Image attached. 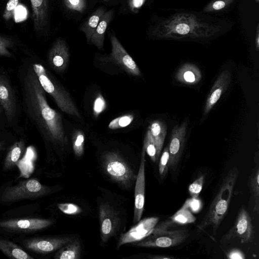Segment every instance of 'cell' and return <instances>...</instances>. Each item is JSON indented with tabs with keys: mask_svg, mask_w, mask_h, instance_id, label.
Masks as SVG:
<instances>
[{
	"mask_svg": "<svg viewBox=\"0 0 259 259\" xmlns=\"http://www.w3.org/2000/svg\"><path fill=\"white\" fill-rule=\"evenodd\" d=\"M227 21L196 12H176L159 21L151 32L154 38L207 41L224 32Z\"/></svg>",
	"mask_w": 259,
	"mask_h": 259,
	"instance_id": "7a4b0ae2",
	"label": "cell"
},
{
	"mask_svg": "<svg viewBox=\"0 0 259 259\" xmlns=\"http://www.w3.org/2000/svg\"><path fill=\"white\" fill-rule=\"evenodd\" d=\"M110 41L112 50L109 59L128 73L135 76H140L141 71L138 66L116 36L111 35Z\"/></svg>",
	"mask_w": 259,
	"mask_h": 259,
	"instance_id": "8fae6325",
	"label": "cell"
},
{
	"mask_svg": "<svg viewBox=\"0 0 259 259\" xmlns=\"http://www.w3.org/2000/svg\"><path fill=\"white\" fill-rule=\"evenodd\" d=\"M166 126L159 120L153 121L148 127L156 148V161L158 160L166 135Z\"/></svg>",
	"mask_w": 259,
	"mask_h": 259,
	"instance_id": "44dd1931",
	"label": "cell"
},
{
	"mask_svg": "<svg viewBox=\"0 0 259 259\" xmlns=\"http://www.w3.org/2000/svg\"><path fill=\"white\" fill-rule=\"evenodd\" d=\"M59 209L67 214H77L81 212V209L76 204L70 203H63L58 205Z\"/></svg>",
	"mask_w": 259,
	"mask_h": 259,
	"instance_id": "d590c367",
	"label": "cell"
},
{
	"mask_svg": "<svg viewBox=\"0 0 259 259\" xmlns=\"http://www.w3.org/2000/svg\"><path fill=\"white\" fill-rule=\"evenodd\" d=\"M133 115L128 114L117 117L113 119L109 124L108 127L111 130H116L128 125L133 120Z\"/></svg>",
	"mask_w": 259,
	"mask_h": 259,
	"instance_id": "4dcf8cb0",
	"label": "cell"
},
{
	"mask_svg": "<svg viewBox=\"0 0 259 259\" xmlns=\"http://www.w3.org/2000/svg\"><path fill=\"white\" fill-rule=\"evenodd\" d=\"M169 219L175 224L180 225L191 224L196 221V218L192 212L184 206H182Z\"/></svg>",
	"mask_w": 259,
	"mask_h": 259,
	"instance_id": "4316f807",
	"label": "cell"
},
{
	"mask_svg": "<svg viewBox=\"0 0 259 259\" xmlns=\"http://www.w3.org/2000/svg\"><path fill=\"white\" fill-rule=\"evenodd\" d=\"M81 252V245L78 238H73L65 244L56 253V259H78Z\"/></svg>",
	"mask_w": 259,
	"mask_h": 259,
	"instance_id": "7402d4cb",
	"label": "cell"
},
{
	"mask_svg": "<svg viewBox=\"0 0 259 259\" xmlns=\"http://www.w3.org/2000/svg\"><path fill=\"white\" fill-rule=\"evenodd\" d=\"M104 1H108V0H104Z\"/></svg>",
	"mask_w": 259,
	"mask_h": 259,
	"instance_id": "c3c4849f",
	"label": "cell"
},
{
	"mask_svg": "<svg viewBox=\"0 0 259 259\" xmlns=\"http://www.w3.org/2000/svg\"><path fill=\"white\" fill-rule=\"evenodd\" d=\"M248 185L254 199L253 212H258L259 209V168L256 166L250 175Z\"/></svg>",
	"mask_w": 259,
	"mask_h": 259,
	"instance_id": "484cf974",
	"label": "cell"
},
{
	"mask_svg": "<svg viewBox=\"0 0 259 259\" xmlns=\"http://www.w3.org/2000/svg\"><path fill=\"white\" fill-rule=\"evenodd\" d=\"M50 191L49 188L34 179L19 182L6 188L1 195V200L11 202L22 199H33L41 197Z\"/></svg>",
	"mask_w": 259,
	"mask_h": 259,
	"instance_id": "8992f818",
	"label": "cell"
},
{
	"mask_svg": "<svg viewBox=\"0 0 259 259\" xmlns=\"http://www.w3.org/2000/svg\"><path fill=\"white\" fill-rule=\"evenodd\" d=\"M19 2V0H9L8 2L3 15L5 20L8 21L12 18Z\"/></svg>",
	"mask_w": 259,
	"mask_h": 259,
	"instance_id": "f35d334b",
	"label": "cell"
},
{
	"mask_svg": "<svg viewBox=\"0 0 259 259\" xmlns=\"http://www.w3.org/2000/svg\"><path fill=\"white\" fill-rule=\"evenodd\" d=\"M65 7L69 10L82 12L86 9L85 0H63Z\"/></svg>",
	"mask_w": 259,
	"mask_h": 259,
	"instance_id": "e575fe53",
	"label": "cell"
},
{
	"mask_svg": "<svg viewBox=\"0 0 259 259\" xmlns=\"http://www.w3.org/2000/svg\"><path fill=\"white\" fill-rule=\"evenodd\" d=\"M0 250L11 258L33 259L20 246L8 240L0 239Z\"/></svg>",
	"mask_w": 259,
	"mask_h": 259,
	"instance_id": "cb8c5ba5",
	"label": "cell"
},
{
	"mask_svg": "<svg viewBox=\"0 0 259 259\" xmlns=\"http://www.w3.org/2000/svg\"><path fill=\"white\" fill-rule=\"evenodd\" d=\"M105 101L101 95H99L96 99L94 104V112L96 116H98L105 108Z\"/></svg>",
	"mask_w": 259,
	"mask_h": 259,
	"instance_id": "ab89813d",
	"label": "cell"
},
{
	"mask_svg": "<svg viewBox=\"0 0 259 259\" xmlns=\"http://www.w3.org/2000/svg\"><path fill=\"white\" fill-rule=\"evenodd\" d=\"M21 84L27 116L45 140L55 145H64L67 139L61 116L49 106L32 66L25 72Z\"/></svg>",
	"mask_w": 259,
	"mask_h": 259,
	"instance_id": "6da1fadb",
	"label": "cell"
},
{
	"mask_svg": "<svg viewBox=\"0 0 259 259\" xmlns=\"http://www.w3.org/2000/svg\"><path fill=\"white\" fill-rule=\"evenodd\" d=\"M149 257L150 258H153V259H164V258L171 259V258H175V257H174V256L165 255H152V256H149Z\"/></svg>",
	"mask_w": 259,
	"mask_h": 259,
	"instance_id": "ee69618b",
	"label": "cell"
},
{
	"mask_svg": "<svg viewBox=\"0 0 259 259\" xmlns=\"http://www.w3.org/2000/svg\"><path fill=\"white\" fill-rule=\"evenodd\" d=\"M14 45V43L11 39L0 35V56L8 58L13 57V54L9 51V49Z\"/></svg>",
	"mask_w": 259,
	"mask_h": 259,
	"instance_id": "d6a6232c",
	"label": "cell"
},
{
	"mask_svg": "<svg viewBox=\"0 0 259 259\" xmlns=\"http://www.w3.org/2000/svg\"><path fill=\"white\" fill-rule=\"evenodd\" d=\"M169 158L168 148V146H167L163 151L159 162V173L162 179L165 178L167 173L168 169Z\"/></svg>",
	"mask_w": 259,
	"mask_h": 259,
	"instance_id": "1f68e13d",
	"label": "cell"
},
{
	"mask_svg": "<svg viewBox=\"0 0 259 259\" xmlns=\"http://www.w3.org/2000/svg\"><path fill=\"white\" fill-rule=\"evenodd\" d=\"M146 0H129V7L133 12L136 13L143 6Z\"/></svg>",
	"mask_w": 259,
	"mask_h": 259,
	"instance_id": "b9f144b4",
	"label": "cell"
},
{
	"mask_svg": "<svg viewBox=\"0 0 259 259\" xmlns=\"http://www.w3.org/2000/svg\"><path fill=\"white\" fill-rule=\"evenodd\" d=\"M255 47L257 50L259 49V25L258 24L256 30V35L255 38Z\"/></svg>",
	"mask_w": 259,
	"mask_h": 259,
	"instance_id": "f6af8a7d",
	"label": "cell"
},
{
	"mask_svg": "<svg viewBox=\"0 0 259 259\" xmlns=\"http://www.w3.org/2000/svg\"><path fill=\"white\" fill-rule=\"evenodd\" d=\"M143 148L151 160L153 162H156V146L150 132L148 129L145 135Z\"/></svg>",
	"mask_w": 259,
	"mask_h": 259,
	"instance_id": "f1b7e54d",
	"label": "cell"
},
{
	"mask_svg": "<svg viewBox=\"0 0 259 259\" xmlns=\"http://www.w3.org/2000/svg\"><path fill=\"white\" fill-rule=\"evenodd\" d=\"M100 234L103 243L108 241L118 231L120 222L118 212L109 203L103 202L99 206Z\"/></svg>",
	"mask_w": 259,
	"mask_h": 259,
	"instance_id": "ba28073f",
	"label": "cell"
},
{
	"mask_svg": "<svg viewBox=\"0 0 259 259\" xmlns=\"http://www.w3.org/2000/svg\"><path fill=\"white\" fill-rule=\"evenodd\" d=\"M113 16V10L105 12L91 37L90 42L99 50L103 49L105 33Z\"/></svg>",
	"mask_w": 259,
	"mask_h": 259,
	"instance_id": "ffe728a7",
	"label": "cell"
},
{
	"mask_svg": "<svg viewBox=\"0 0 259 259\" xmlns=\"http://www.w3.org/2000/svg\"><path fill=\"white\" fill-rule=\"evenodd\" d=\"M145 150L143 147L140 167L135 181L134 223H137L140 221L144 211L145 190Z\"/></svg>",
	"mask_w": 259,
	"mask_h": 259,
	"instance_id": "7c38bea8",
	"label": "cell"
},
{
	"mask_svg": "<svg viewBox=\"0 0 259 259\" xmlns=\"http://www.w3.org/2000/svg\"><path fill=\"white\" fill-rule=\"evenodd\" d=\"M255 2L256 3H257V4H258V2H259V0H255Z\"/></svg>",
	"mask_w": 259,
	"mask_h": 259,
	"instance_id": "7dc6e473",
	"label": "cell"
},
{
	"mask_svg": "<svg viewBox=\"0 0 259 259\" xmlns=\"http://www.w3.org/2000/svg\"><path fill=\"white\" fill-rule=\"evenodd\" d=\"M48 219L27 218L11 219L0 222V227L20 232H33L41 230L51 225Z\"/></svg>",
	"mask_w": 259,
	"mask_h": 259,
	"instance_id": "9a60e30c",
	"label": "cell"
},
{
	"mask_svg": "<svg viewBox=\"0 0 259 259\" xmlns=\"http://www.w3.org/2000/svg\"><path fill=\"white\" fill-rule=\"evenodd\" d=\"M102 167L107 176L123 189L131 188L136 181L137 174L128 163L115 152H108L104 156Z\"/></svg>",
	"mask_w": 259,
	"mask_h": 259,
	"instance_id": "5b68a950",
	"label": "cell"
},
{
	"mask_svg": "<svg viewBox=\"0 0 259 259\" xmlns=\"http://www.w3.org/2000/svg\"><path fill=\"white\" fill-rule=\"evenodd\" d=\"M202 202L198 198L188 199L183 206L188 208L191 212H196L202 208Z\"/></svg>",
	"mask_w": 259,
	"mask_h": 259,
	"instance_id": "74e56055",
	"label": "cell"
},
{
	"mask_svg": "<svg viewBox=\"0 0 259 259\" xmlns=\"http://www.w3.org/2000/svg\"><path fill=\"white\" fill-rule=\"evenodd\" d=\"M32 10V20L35 31L41 30L48 18V0H30Z\"/></svg>",
	"mask_w": 259,
	"mask_h": 259,
	"instance_id": "d6986e66",
	"label": "cell"
},
{
	"mask_svg": "<svg viewBox=\"0 0 259 259\" xmlns=\"http://www.w3.org/2000/svg\"><path fill=\"white\" fill-rule=\"evenodd\" d=\"M159 218L152 217L143 220L123 234L118 243V247L127 243L141 240L148 236L157 223Z\"/></svg>",
	"mask_w": 259,
	"mask_h": 259,
	"instance_id": "2e32d148",
	"label": "cell"
},
{
	"mask_svg": "<svg viewBox=\"0 0 259 259\" xmlns=\"http://www.w3.org/2000/svg\"><path fill=\"white\" fill-rule=\"evenodd\" d=\"M231 80V75L228 71L222 72L214 82L208 94L204 109V113L207 114L220 99L228 88Z\"/></svg>",
	"mask_w": 259,
	"mask_h": 259,
	"instance_id": "ac0fdd59",
	"label": "cell"
},
{
	"mask_svg": "<svg viewBox=\"0 0 259 259\" xmlns=\"http://www.w3.org/2000/svg\"><path fill=\"white\" fill-rule=\"evenodd\" d=\"M174 225L175 224L169 219L165 220L158 224H156L150 234L155 235L166 232Z\"/></svg>",
	"mask_w": 259,
	"mask_h": 259,
	"instance_id": "8d00e7d4",
	"label": "cell"
},
{
	"mask_svg": "<svg viewBox=\"0 0 259 259\" xmlns=\"http://www.w3.org/2000/svg\"><path fill=\"white\" fill-rule=\"evenodd\" d=\"M204 181V176H201L189 185L188 191L191 197H198V196L202 189Z\"/></svg>",
	"mask_w": 259,
	"mask_h": 259,
	"instance_id": "836d02e7",
	"label": "cell"
},
{
	"mask_svg": "<svg viewBox=\"0 0 259 259\" xmlns=\"http://www.w3.org/2000/svg\"><path fill=\"white\" fill-rule=\"evenodd\" d=\"M188 119L180 125L177 124L172 130L168 146L169 151L168 168L175 170L181 159L184 148Z\"/></svg>",
	"mask_w": 259,
	"mask_h": 259,
	"instance_id": "9c48e42d",
	"label": "cell"
},
{
	"mask_svg": "<svg viewBox=\"0 0 259 259\" xmlns=\"http://www.w3.org/2000/svg\"><path fill=\"white\" fill-rule=\"evenodd\" d=\"M0 103L8 121L11 122L16 112L15 94L6 74L0 72Z\"/></svg>",
	"mask_w": 259,
	"mask_h": 259,
	"instance_id": "4fadbf2b",
	"label": "cell"
},
{
	"mask_svg": "<svg viewBox=\"0 0 259 259\" xmlns=\"http://www.w3.org/2000/svg\"><path fill=\"white\" fill-rule=\"evenodd\" d=\"M189 236V231L186 229L168 230L158 234H149L134 245L143 247H171L184 242Z\"/></svg>",
	"mask_w": 259,
	"mask_h": 259,
	"instance_id": "52a82bcc",
	"label": "cell"
},
{
	"mask_svg": "<svg viewBox=\"0 0 259 259\" xmlns=\"http://www.w3.org/2000/svg\"><path fill=\"white\" fill-rule=\"evenodd\" d=\"M69 57V50L66 42L62 39H58L49 51L48 62L53 69L61 72L67 66Z\"/></svg>",
	"mask_w": 259,
	"mask_h": 259,
	"instance_id": "e0dca14e",
	"label": "cell"
},
{
	"mask_svg": "<svg viewBox=\"0 0 259 259\" xmlns=\"http://www.w3.org/2000/svg\"><path fill=\"white\" fill-rule=\"evenodd\" d=\"M73 238L72 237L32 238L25 240L23 244L30 250L48 253L60 249Z\"/></svg>",
	"mask_w": 259,
	"mask_h": 259,
	"instance_id": "5bb4252c",
	"label": "cell"
},
{
	"mask_svg": "<svg viewBox=\"0 0 259 259\" xmlns=\"http://www.w3.org/2000/svg\"><path fill=\"white\" fill-rule=\"evenodd\" d=\"M105 12L104 7L98 8L80 27L79 29L84 33L88 43L90 42L91 37Z\"/></svg>",
	"mask_w": 259,
	"mask_h": 259,
	"instance_id": "603a6c76",
	"label": "cell"
},
{
	"mask_svg": "<svg viewBox=\"0 0 259 259\" xmlns=\"http://www.w3.org/2000/svg\"><path fill=\"white\" fill-rule=\"evenodd\" d=\"M236 0H212L203 9L202 12L205 13H217L226 10Z\"/></svg>",
	"mask_w": 259,
	"mask_h": 259,
	"instance_id": "83f0119b",
	"label": "cell"
},
{
	"mask_svg": "<svg viewBox=\"0 0 259 259\" xmlns=\"http://www.w3.org/2000/svg\"><path fill=\"white\" fill-rule=\"evenodd\" d=\"M84 136L80 131H77L74 135L73 138V149L75 154L81 156L84 151Z\"/></svg>",
	"mask_w": 259,
	"mask_h": 259,
	"instance_id": "f546056e",
	"label": "cell"
},
{
	"mask_svg": "<svg viewBox=\"0 0 259 259\" xmlns=\"http://www.w3.org/2000/svg\"><path fill=\"white\" fill-rule=\"evenodd\" d=\"M238 238L242 243L251 242L254 238L252 220L244 207L238 212L234 226L225 235V240Z\"/></svg>",
	"mask_w": 259,
	"mask_h": 259,
	"instance_id": "30bf717a",
	"label": "cell"
},
{
	"mask_svg": "<svg viewBox=\"0 0 259 259\" xmlns=\"http://www.w3.org/2000/svg\"><path fill=\"white\" fill-rule=\"evenodd\" d=\"M184 79L188 82H194L196 80L195 74L191 70H187L183 74Z\"/></svg>",
	"mask_w": 259,
	"mask_h": 259,
	"instance_id": "7bdbcfd3",
	"label": "cell"
},
{
	"mask_svg": "<svg viewBox=\"0 0 259 259\" xmlns=\"http://www.w3.org/2000/svg\"><path fill=\"white\" fill-rule=\"evenodd\" d=\"M25 148V143L20 140L11 147L8 152L4 164L5 170L10 169L15 166L18 162Z\"/></svg>",
	"mask_w": 259,
	"mask_h": 259,
	"instance_id": "d4e9b609",
	"label": "cell"
},
{
	"mask_svg": "<svg viewBox=\"0 0 259 259\" xmlns=\"http://www.w3.org/2000/svg\"><path fill=\"white\" fill-rule=\"evenodd\" d=\"M227 257L229 259H244V253L240 249L233 248L227 253Z\"/></svg>",
	"mask_w": 259,
	"mask_h": 259,
	"instance_id": "60d3db41",
	"label": "cell"
},
{
	"mask_svg": "<svg viewBox=\"0 0 259 259\" xmlns=\"http://www.w3.org/2000/svg\"><path fill=\"white\" fill-rule=\"evenodd\" d=\"M32 66L42 89L53 98L60 110L80 117L79 112L68 93L52 78L44 66L38 63Z\"/></svg>",
	"mask_w": 259,
	"mask_h": 259,
	"instance_id": "277c9868",
	"label": "cell"
},
{
	"mask_svg": "<svg viewBox=\"0 0 259 259\" xmlns=\"http://www.w3.org/2000/svg\"><path fill=\"white\" fill-rule=\"evenodd\" d=\"M3 143L2 142H0V152H1V150H2V147H3Z\"/></svg>",
	"mask_w": 259,
	"mask_h": 259,
	"instance_id": "bcb514c9",
	"label": "cell"
},
{
	"mask_svg": "<svg viewBox=\"0 0 259 259\" xmlns=\"http://www.w3.org/2000/svg\"><path fill=\"white\" fill-rule=\"evenodd\" d=\"M238 176L239 170L236 166H234L228 171L207 213L197 226V233L211 226L213 235L216 234L227 213Z\"/></svg>",
	"mask_w": 259,
	"mask_h": 259,
	"instance_id": "3957f363",
	"label": "cell"
}]
</instances>
